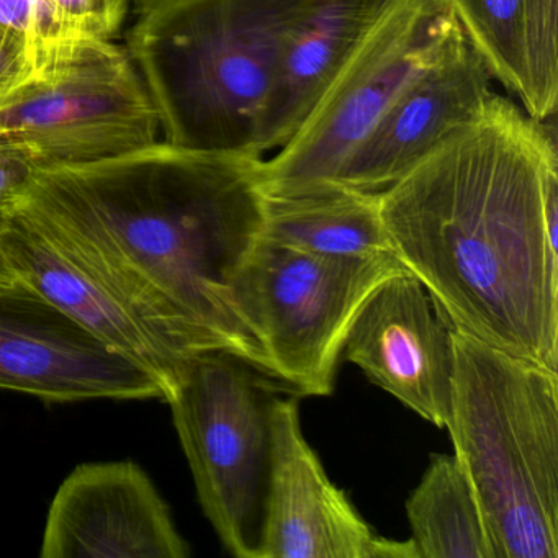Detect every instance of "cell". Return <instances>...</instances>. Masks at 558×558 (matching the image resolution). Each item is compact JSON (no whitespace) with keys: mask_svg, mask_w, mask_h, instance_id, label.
<instances>
[{"mask_svg":"<svg viewBox=\"0 0 558 558\" xmlns=\"http://www.w3.org/2000/svg\"><path fill=\"white\" fill-rule=\"evenodd\" d=\"M264 202L260 159L159 140L35 169L11 217L112 290L185 357L233 352L266 374L234 306L238 277L263 238Z\"/></svg>","mask_w":558,"mask_h":558,"instance_id":"cell-1","label":"cell"},{"mask_svg":"<svg viewBox=\"0 0 558 558\" xmlns=\"http://www.w3.org/2000/svg\"><path fill=\"white\" fill-rule=\"evenodd\" d=\"M385 230L472 338L558 372V174L541 120L493 96L485 112L380 192Z\"/></svg>","mask_w":558,"mask_h":558,"instance_id":"cell-2","label":"cell"},{"mask_svg":"<svg viewBox=\"0 0 558 558\" xmlns=\"http://www.w3.org/2000/svg\"><path fill=\"white\" fill-rule=\"evenodd\" d=\"M308 0H162L136 15L126 53L179 148L257 156L283 48Z\"/></svg>","mask_w":558,"mask_h":558,"instance_id":"cell-3","label":"cell"},{"mask_svg":"<svg viewBox=\"0 0 558 558\" xmlns=\"http://www.w3.org/2000/svg\"><path fill=\"white\" fill-rule=\"evenodd\" d=\"M446 429L495 558H558V372L453 326Z\"/></svg>","mask_w":558,"mask_h":558,"instance_id":"cell-4","label":"cell"},{"mask_svg":"<svg viewBox=\"0 0 558 558\" xmlns=\"http://www.w3.org/2000/svg\"><path fill=\"white\" fill-rule=\"evenodd\" d=\"M270 380L233 352H202L166 401L202 509L236 558H259L277 398Z\"/></svg>","mask_w":558,"mask_h":558,"instance_id":"cell-5","label":"cell"},{"mask_svg":"<svg viewBox=\"0 0 558 558\" xmlns=\"http://www.w3.org/2000/svg\"><path fill=\"white\" fill-rule=\"evenodd\" d=\"M404 270L397 257L331 259L260 238L238 277L234 306L270 378L302 397H328L355 316Z\"/></svg>","mask_w":558,"mask_h":558,"instance_id":"cell-6","label":"cell"},{"mask_svg":"<svg viewBox=\"0 0 558 558\" xmlns=\"http://www.w3.org/2000/svg\"><path fill=\"white\" fill-rule=\"evenodd\" d=\"M159 120L125 47L81 40L0 90V149L38 166L96 161L159 142Z\"/></svg>","mask_w":558,"mask_h":558,"instance_id":"cell-7","label":"cell"},{"mask_svg":"<svg viewBox=\"0 0 558 558\" xmlns=\"http://www.w3.org/2000/svg\"><path fill=\"white\" fill-rule=\"evenodd\" d=\"M457 24L447 0H384L292 138L260 159L266 195L329 187L404 84Z\"/></svg>","mask_w":558,"mask_h":558,"instance_id":"cell-8","label":"cell"},{"mask_svg":"<svg viewBox=\"0 0 558 558\" xmlns=\"http://www.w3.org/2000/svg\"><path fill=\"white\" fill-rule=\"evenodd\" d=\"M0 390L48 403L166 401L158 381L27 283H0Z\"/></svg>","mask_w":558,"mask_h":558,"instance_id":"cell-9","label":"cell"},{"mask_svg":"<svg viewBox=\"0 0 558 558\" xmlns=\"http://www.w3.org/2000/svg\"><path fill=\"white\" fill-rule=\"evenodd\" d=\"M259 558H420L414 542L380 537L326 473L303 436L299 401L276 398Z\"/></svg>","mask_w":558,"mask_h":558,"instance_id":"cell-10","label":"cell"},{"mask_svg":"<svg viewBox=\"0 0 558 558\" xmlns=\"http://www.w3.org/2000/svg\"><path fill=\"white\" fill-rule=\"evenodd\" d=\"M492 73L459 22L433 60L417 71L342 166L332 185L381 192L453 132L485 112Z\"/></svg>","mask_w":558,"mask_h":558,"instance_id":"cell-11","label":"cell"},{"mask_svg":"<svg viewBox=\"0 0 558 558\" xmlns=\"http://www.w3.org/2000/svg\"><path fill=\"white\" fill-rule=\"evenodd\" d=\"M342 359L423 420L446 427L453 325L413 274H397L372 293L349 328Z\"/></svg>","mask_w":558,"mask_h":558,"instance_id":"cell-12","label":"cell"},{"mask_svg":"<svg viewBox=\"0 0 558 558\" xmlns=\"http://www.w3.org/2000/svg\"><path fill=\"white\" fill-rule=\"evenodd\" d=\"M44 558H187L191 547L148 473L130 460L83 463L58 488Z\"/></svg>","mask_w":558,"mask_h":558,"instance_id":"cell-13","label":"cell"},{"mask_svg":"<svg viewBox=\"0 0 558 558\" xmlns=\"http://www.w3.org/2000/svg\"><path fill=\"white\" fill-rule=\"evenodd\" d=\"M0 256L15 280L37 290L104 344L145 368L168 401L191 359L132 306L15 218L0 228Z\"/></svg>","mask_w":558,"mask_h":558,"instance_id":"cell-14","label":"cell"},{"mask_svg":"<svg viewBox=\"0 0 558 558\" xmlns=\"http://www.w3.org/2000/svg\"><path fill=\"white\" fill-rule=\"evenodd\" d=\"M384 0H308L264 109L257 156L282 148L318 102Z\"/></svg>","mask_w":558,"mask_h":558,"instance_id":"cell-15","label":"cell"},{"mask_svg":"<svg viewBox=\"0 0 558 558\" xmlns=\"http://www.w3.org/2000/svg\"><path fill=\"white\" fill-rule=\"evenodd\" d=\"M263 240L331 259L397 257L381 220L380 192L341 185L266 195Z\"/></svg>","mask_w":558,"mask_h":558,"instance_id":"cell-16","label":"cell"},{"mask_svg":"<svg viewBox=\"0 0 558 558\" xmlns=\"http://www.w3.org/2000/svg\"><path fill=\"white\" fill-rule=\"evenodd\" d=\"M420 558H495L475 493L456 457H430L407 501Z\"/></svg>","mask_w":558,"mask_h":558,"instance_id":"cell-17","label":"cell"},{"mask_svg":"<svg viewBox=\"0 0 558 558\" xmlns=\"http://www.w3.org/2000/svg\"><path fill=\"white\" fill-rule=\"evenodd\" d=\"M447 5L492 76L525 106L531 86L527 0H447Z\"/></svg>","mask_w":558,"mask_h":558,"instance_id":"cell-18","label":"cell"},{"mask_svg":"<svg viewBox=\"0 0 558 558\" xmlns=\"http://www.w3.org/2000/svg\"><path fill=\"white\" fill-rule=\"evenodd\" d=\"M0 40L25 73L63 48L94 38L73 37L45 0H0Z\"/></svg>","mask_w":558,"mask_h":558,"instance_id":"cell-19","label":"cell"},{"mask_svg":"<svg viewBox=\"0 0 558 558\" xmlns=\"http://www.w3.org/2000/svg\"><path fill=\"white\" fill-rule=\"evenodd\" d=\"M529 86L524 110L550 119L558 99V0H527Z\"/></svg>","mask_w":558,"mask_h":558,"instance_id":"cell-20","label":"cell"},{"mask_svg":"<svg viewBox=\"0 0 558 558\" xmlns=\"http://www.w3.org/2000/svg\"><path fill=\"white\" fill-rule=\"evenodd\" d=\"M45 4L76 38L113 41L132 15V0H45Z\"/></svg>","mask_w":558,"mask_h":558,"instance_id":"cell-21","label":"cell"},{"mask_svg":"<svg viewBox=\"0 0 558 558\" xmlns=\"http://www.w3.org/2000/svg\"><path fill=\"white\" fill-rule=\"evenodd\" d=\"M37 168L40 166L24 153L0 149V228L8 223Z\"/></svg>","mask_w":558,"mask_h":558,"instance_id":"cell-22","label":"cell"},{"mask_svg":"<svg viewBox=\"0 0 558 558\" xmlns=\"http://www.w3.org/2000/svg\"><path fill=\"white\" fill-rule=\"evenodd\" d=\"M24 73L17 61L11 57L4 41L0 40V90L11 86L21 74Z\"/></svg>","mask_w":558,"mask_h":558,"instance_id":"cell-23","label":"cell"},{"mask_svg":"<svg viewBox=\"0 0 558 558\" xmlns=\"http://www.w3.org/2000/svg\"><path fill=\"white\" fill-rule=\"evenodd\" d=\"M162 0H132V15H140L149 11L155 5L161 4Z\"/></svg>","mask_w":558,"mask_h":558,"instance_id":"cell-24","label":"cell"},{"mask_svg":"<svg viewBox=\"0 0 558 558\" xmlns=\"http://www.w3.org/2000/svg\"><path fill=\"white\" fill-rule=\"evenodd\" d=\"M15 282L14 274L9 270L8 264L4 263L2 256H0V283H12Z\"/></svg>","mask_w":558,"mask_h":558,"instance_id":"cell-25","label":"cell"}]
</instances>
